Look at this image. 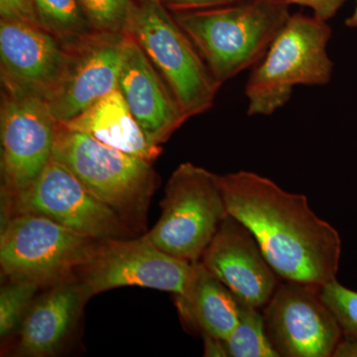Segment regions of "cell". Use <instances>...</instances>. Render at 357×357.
<instances>
[{"label":"cell","mask_w":357,"mask_h":357,"mask_svg":"<svg viewBox=\"0 0 357 357\" xmlns=\"http://www.w3.org/2000/svg\"><path fill=\"white\" fill-rule=\"evenodd\" d=\"M64 126L152 164L163 151L161 146L148 140L119 89L110 91Z\"/></svg>","instance_id":"cell-17"},{"label":"cell","mask_w":357,"mask_h":357,"mask_svg":"<svg viewBox=\"0 0 357 357\" xmlns=\"http://www.w3.org/2000/svg\"><path fill=\"white\" fill-rule=\"evenodd\" d=\"M241 1L243 0H160V2L172 13L213 8Z\"/></svg>","instance_id":"cell-26"},{"label":"cell","mask_w":357,"mask_h":357,"mask_svg":"<svg viewBox=\"0 0 357 357\" xmlns=\"http://www.w3.org/2000/svg\"><path fill=\"white\" fill-rule=\"evenodd\" d=\"M95 31L126 34L135 0H79Z\"/></svg>","instance_id":"cell-22"},{"label":"cell","mask_w":357,"mask_h":357,"mask_svg":"<svg viewBox=\"0 0 357 357\" xmlns=\"http://www.w3.org/2000/svg\"><path fill=\"white\" fill-rule=\"evenodd\" d=\"M239 309L238 324L229 337L222 340L227 356L279 357L268 337L264 316L259 307L239 300Z\"/></svg>","instance_id":"cell-20"},{"label":"cell","mask_w":357,"mask_h":357,"mask_svg":"<svg viewBox=\"0 0 357 357\" xmlns=\"http://www.w3.org/2000/svg\"><path fill=\"white\" fill-rule=\"evenodd\" d=\"M68 49L43 27L0 18V64L4 91L46 100L57 86Z\"/></svg>","instance_id":"cell-13"},{"label":"cell","mask_w":357,"mask_h":357,"mask_svg":"<svg viewBox=\"0 0 357 357\" xmlns=\"http://www.w3.org/2000/svg\"><path fill=\"white\" fill-rule=\"evenodd\" d=\"M177 300L181 314L202 335L225 340L238 324V298L201 261L192 264L187 291Z\"/></svg>","instance_id":"cell-18"},{"label":"cell","mask_w":357,"mask_h":357,"mask_svg":"<svg viewBox=\"0 0 357 357\" xmlns=\"http://www.w3.org/2000/svg\"><path fill=\"white\" fill-rule=\"evenodd\" d=\"M225 206L255 236L278 277L321 288L337 280L342 239L306 196L249 171L218 175Z\"/></svg>","instance_id":"cell-1"},{"label":"cell","mask_w":357,"mask_h":357,"mask_svg":"<svg viewBox=\"0 0 357 357\" xmlns=\"http://www.w3.org/2000/svg\"><path fill=\"white\" fill-rule=\"evenodd\" d=\"M39 286L27 282L9 281L0 291V337L2 340L20 331Z\"/></svg>","instance_id":"cell-21"},{"label":"cell","mask_w":357,"mask_h":357,"mask_svg":"<svg viewBox=\"0 0 357 357\" xmlns=\"http://www.w3.org/2000/svg\"><path fill=\"white\" fill-rule=\"evenodd\" d=\"M332 28L303 13L290 17L253 67L245 86L248 114L268 116L287 105L298 86H321L333 77L328 53Z\"/></svg>","instance_id":"cell-4"},{"label":"cell","mask_w":357,"mask_h":357,"mask_svg":"<svg viewBox=\"0 0 357 357\" xmlns=\"http://www.w3.org/2000/svg\"><path fill=\"white\" fill-rule=\"evenodd\" d=\"M333 357H357V340L342 335L333 352Z\"/></svg>","instance_id":"cell-27"},{"label":"cell","mask_w":357,"mask_h":357,"mask_svg":"<svg viewBox=\"0 0 357 357\" xmlns=\"http://www.w3.org/2000/svg\"><path fill=\"white\" fill-rule=\"evenodd\" d=\"M345 25L349 28H356L357 29V0L356 4V8H354V13L351 15L345 20Z\"/></svg>","instance_id":"cell-29"},{"label":"cell","mask_w":357,"mask_h":357,"mask_svg":"<svg viewBox=\"0 0 357 357\" xmlns=\"http://www.w3.org/2000/svg\"><path fill=\"white\" fill-rule=\"evenodd\" d=\"M319 294L337 318L344 335L357 340V292L335 280L321 286Z\"/></svg>","instance_id":"cell-23"},{"label":"cell","mask_w":357,"mask_h":357,"mask_svg":"<svg viewBox=\"0 0 357 357\" xmlns=\"http://www.w3.org/2000/svg\"><path fill=\"white\" fill-rule=\"evenodd\" d=\"M265 328L283 357H330L344 335L319 288L285 281L265 306Z\"/></svg>","instance_id":"cell-11"},{"label":"cell","mask_w":357,"mask_h":357,"mask_svg":"<svg viewBox=\"0 0 357 357\" xmlns=\"http://www.w3.org/2000/svg\"><path fill=\"white\" fill-rule=\"evenodd\" d=\"M40 25L70 49L95 32L79 0H34Z\"/></svg>","instance_id":"cell-19"},{"label":"cell","mask_w":357,"mask_h":357,"mask_svg":"<svg viewBox=\"0 0 357 357\" xmlns=\"http://www.w3.org/2000/svg\"><path fill=\"white\" fill-rule=\"evenodd\" d=\"M102 241L81 236L50 218L22 213L1 222L0 264L9 281L52 287L75 277Z\"/></svg>","instance_id":"cell-6"},{"label":"cell","mask_w":357,"mask_h":357,"mask_svg":"<svg viewBox=\"0 0 357 357\" xmlns=\"http://www.w3.org/2000/svg\"><path fill=\"white\" fill-rule=\"evenodd\" d=\"M0 18L41 26L34 0H0Z\"/></svg>","instance_id":"cell-24"},{"label":"cell","mask_w":357,"mask_h":357,"mask_svg":"<svg viewBox=\"0 0 357 357\" xmlns=\"http://www.w3.org/2000/svg\"><path fill=\"white\" fill-rule=\"evenodd\" d=\"M290 4L309 7L312 9V15L319 20L326 21L332 20L333 16L344 6L347 0H282Z\"/></svg>","instance_id":"cell-25"},{"label":"cell","mask_w":357,"mask_h":357,"mask_svg":"<svg viewBox=\"0 0 357 357\" xmlns=\"http://www.w3.org/2000/svg\"><path fill=\"white\" fill-rule=\"evenodd\" d=\"M135 1H141V0H135Z\"/></svg>","instance_id":"cell-30"},{"label":"cell","mask_w":357,"mask_h":357,"mask_svg":"<svg viewBox=\"0 0 357 357\" xmlns=\"http://www.w3.org/2000/svg\"><path fill=\"white\" fill-rule=\"evenodd\" d=\"M172 14L220 86L257 65L291 15L282 0H243Z\"/></svg>","instance_id":"cell-2"},{"label":"cell","mask_w":357,"mask_h":357,"mask_svg":"<svg viewBox=\"0 0 357 357\" xmlns=\"http://www.w3.org/2000/svg\"><path fill=\"white\" fill-rule=\"evenodd\" d=\"M203 338L204 356H227L222 340L211 337V335H203Z\"/></svg>","instance_id":"cell-28"},{"label":"cell","mask_w":357,"mask_h":357,"mask_svg":"<svg viewBox=\"0 0 357 357\" xmlns=\"http://www.w3.org/2000/svg\"><path fill=\"white\" fill-rule=\"evenodd\" d=\"M126 34L95 31L68 49L57 86L46 98L59 123H68L119 89Z\"/></svg>","instance_id":"cell-12"},{"label":"cell","mask_w":357,"mask_h":357,"mask_svg":"<svg viewBox=\"0 0 357 357\" xmlns=\"http://www.w3.org/2000/svg\"><path fill=\"white\" fill-rule=\"evenodd\" d=\"M91 298L76 277L52 286L34 300L21 324L18 354L43 357L60 351Z\"/></svg>","instance_id":"cell-16"},{"label":"cell","mask_w":357,"mask_h":357,"mask_svg":"<svg viewBox=\"0 0 357 357\" xmlns=\"http://www.w3.org/2000/svg\"><path fill=\"white\" fill-rule=\"evenodd\" d=\"M201 262L239 300L253 307L266 306L279 286L278 275L252 232L229 213Z\"/></svg>","instance_id":"cell-14"},{"label":"cell","mask_w":357,"mask_h":357,"mask_svg":"<svg viewBox=\"0 0 357 357\" xmlns=\"http://www.w3.org/2000/svg\"><path fill=\"white\" fill-rule=\"evenodd\" d=\"M53 159L136 234H146L148 208L158 184L152 163L61 123Z\"/></svg>","instance_id":"cell-3"},{"label":"cell","mask_w":357,"mask_h":357,"mask_svg":"<svg viewBox=\"0 0 357 357\" xmlns=\"http://www.w3.org/2000/svg\"><path fill=\"white\" fill-rule=\"evenodd\" d=\"M192 264L168 255L146 237L102 241L75 273L91 296L114 288L138 286L184 296Z\"/></svg>","instance_id":"cell-9"},{"label":"cell","mask_w":357,"mask_h":357,"mask_svg":"<svg viewBox=\"0 0 357 357\" xmlns=\"http://www.w3.org/2000/svg\"><path fill=\"white\" fill-rule=\"evenodd\" d=\"M1 203V222L13 215L33 213L96 241L133 238L136 234L54 159L27 190Z\"/></svg>","instance_id":"cell-8"},{"label":"cell","mask_w":357,"mask_h":357,"mask_svg":"<svg viewBox=\"0 0 357 357\" xmlns=\"http://www.w3.org/2000/svg\"><path fill=\"white\" fill-rule=\"evenodd\" d=\"M119 89L152 144L161 146L189 119L139 45L128 34Z\"/></svg>","instance_id":"cell-15"},{"label":"cell","mask_w":357,"mask_h":357,"mask_svg":"<svg viewBox=\"0 0 357 357\" xmlns=\"http://www.w3.org/2000/svg\"><path fill=\"white\" fill-rule=\"evenodd\" d=\"M59 122L46 100L1 91V201L27 190L53 159Z\"/></svg>","instance_id":"cell-10"},{"label":"cell","mask_w":357,"mask_h":357,"mask_svg":"<svg viewBox=\"0 0 357 357\" xmlns=\"http://www.w3.org/2000/svg\"><path fill=\"white\" fill-rule=\"evenodd\" d=\"M227 215L218 175L183 163L167 183L158 222L144 236L168 255L196 263Z\"/></svg>","instance_id":"cell-7"},{"label":"cell","mask_w":357,"mask_h":357,"mask_svg":"<svg viewBox=\"0 0 357 357\" xmlns=\"http://www.w3.org/2000/svg\"><path fill=\"white\" fill-rule=\"evenodd\" d=\"M126 34L139 45L188 119L213 107L220 84L160 0L135 1Z\"/></svg>","instance_id":"cell-5"}]
</instances>
